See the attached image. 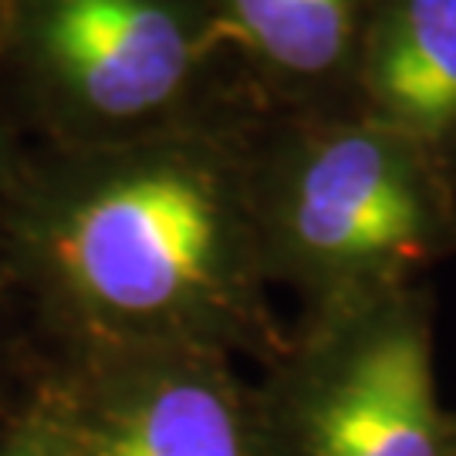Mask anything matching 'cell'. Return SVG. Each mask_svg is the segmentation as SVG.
I'll return each mask as SVG.
<instances>
[{
    "mask_svg": "<svg viewBox=\"0 0 456 456\" xmlns=\"http://www.w3.org/2000/svg\"><path fill=\"white\" fill-rule=\"evenodd\" d=\"M247 132L31 149L4 277L45 352L156 342L257 365L288 348L247 186Z\"/></svg>",
    "mask_w": 456,
    "mask_h": 456,
    "instance_id": "1",
    "label": "cell"
},
{
    "mask_svg": "<svg viewBox=\"0 0 456 456\" xmlns=\"http://www.w3.org/2000/svg\"><path fill=\"white\" fill-rule=\"evenodd\" d=\"M264 274L318 318L409 284L456 254V176L362 109L247 132Z\"/></svg>",
    "mask_w": 456,
    "mask_h": 456,
    "instance_id": "2",
    "label": "cell"
},
{
    "mask_svg": "<svg viewBox=\"0 0 456 456\" xmlns=\"http://www.w3.org/2000/svg\"><path fill=\"white\" fill-rule=\"evenodd\" d=\"M210 0H4L0 92L41 146L224 126L203 112Z\"/></svg>",
    "mask_w": 456,
    "mask_h": 456,
    "instance_id": "3",
    "label": "cell"
},
{
    "mask_svg": "<svg viewBox=\"0 0 456 456\" xmlns=\"http://www.w3.org/2000/svg\"><path fill=\"white\" fill-rule=\"evenodd\" d=\"M433 318L426 284L297 318L250 382V456H453Z\"/></svg>",
    "mask_w": 456,
    "mask_h": 456,
    "instance_id": "4",
    "label": "cell"
},
{
    "mask_svg": "<svg viewBox=\"0 0 456 456\" xmlns=\"http://www.w3.org/2000/svg\"><path fill=\"white\" fill-rule=\"evenodd\" d=\"M71 456H250V382L186 345L118 342L37 359Z\"/></svg>",
    "mask_w": 456,
    "mask_h": 456,
    "instance_id": "5",
    "label": "cell"
},
{
    "mask_svg": "<svg viewBox=\"0 0 456 456\" xmlns=\"http://www.w3.org/2000/svg\"><path fill=\"white\" fill-rule=\"evenodd\" d=\"M355 71L362 112L456 176V0H375Z\"/></svg>",
    "mask_w": 456,
    "mask_h": 456,
    "instance_id": "6",
    "label": "cell"
},
{
    "mask_svg": "<svg viewBox=\"0 0 456 456\" xmlns=\"http://www.w3.org/2000/svg\"><path fill=\"white\" fill-rule=\"evenodd\" d=\"M220 37L274 71L277 82L325 85L355 68L375 0H210Z\"/></svg>",
    "mask_w": 456,
    "mask_h": 456,
    "instance_id": "7",
    "label": "cell"
},
{
    "mask_svg": "<svg viewBox=\"0 0 456 456\" xmlns=\"http://www.w3.org/2000/svg\"><path fill=\"white\" fill-rule=\"evenodd\" d=\"M0 456H71L65 433L58 426V416H54L37 375H34V386L24 406L17 409V416L0 436Z\"/></svg>",
    "mask_w": 456,
    "mask_h": 456,
    "instance_id": "8",
    "label": "cell"
},
{
    "mask_svg": "<svg viewBox=\"0 0 456 456\" xmlns=\"http://www.w3.org/2000/svg\"><path fill=\"white\" fill-rule=\"evenodd\" d=\"M31 149L24 146V126L17 122L14 109L0 92V301H7V277H4V250H7V227L14 213L20 180L28 169Z\"/></svg>",
    "mask_w": 456,
    "mask_h": 456,
    "instance_id": "9",
    "label": "cell"
},
{
    "mask_svg": "<svg viewBox=\"0 0 456 456\" xmlns=\"http://www.w3.org/2000/svg\"><path fill=\"white\" fill-rule=\"evenodd\" d=\"M37 375V359L24 352L11 325V301H0V436L24 406Z\"/></svg>",
    "mask_w": 456,
    "mask_h": 456,
    "instance_id": "10",
    "label": "cell"
},
{
    "mask_svg": "<svg viewBox=\"0 0 456 456\" xmlns=\"http://www.w3.org/2000/svg\"><path fill=\"white\" fill-rule=\"evenodd\" d=\"M453 456H456V419H453Z\"/></svg>",
    "mask_w": 456,
    "mask_h": 456,
    "instance_id": "11",
    "label": "cell"
},
{
    "mask_svg": "<svg viewBox=\"0 0 456 456\" xmlns=\"http://www.w3.org/2000/svg\"><path fill=\"white\" fill-rule=\"evenodd\" d=\"M0 4H4V0H0Z\"/></svg>",
    "mask_w": 456,
    "mask_h": 456,
    "instance_id": "12",
    "label": "cell"
}]
</instances>
